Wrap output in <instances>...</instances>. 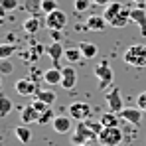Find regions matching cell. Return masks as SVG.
Instances as JSON below:
<instances>
[{
  "label": "cell",
  "mask_w": 146,
  "mask_h": 146,
  "mask_svg": "<svg viewBox=\"0 0 146 146\" xmlns=\"http://www.w3.org/2000/svg\"><path fill=\"white\" fill-rule=\"evenodd\" d=\"M105 101H107L109 111H113V113H121L122 109H124L122 95H121V89L119 87H111V91H107V95H105Z\"/></svg>",
  "instance_id": "cell-7"
},
{
  "label": "cell",
  "mask_w": 146,
  "mask_h": 146,
  "mask_svg": "<svg viewBox=\"0 0 146 146\" xmlns=\"http://www.w3.org/2000/svg\"><path fill=\"white\" fill-rule=\"evenodd\" d=\"M91 138H97V134L93 132V128L89 126V122L83 121L77 124V128H75V134L71 136V142L75 146H81V144H87Z\"/></svg>",
  "instance_id": "cell-4"
},
{
  "label": "cell",
  "mask_w": 146,
  "mask_h": 146,
  "mask_svg": "<svg viewBox=\"0 0 146 146\" xmlns=\"http://www.w3.org/2000/svg\"><path fill=\"white\" fill-rule=\"evenodd\" d=\"M14 136L22 142V144H28V142H32V130L28 128V126H14Z\"/></svg>",
  "instance_id": "cell-21"
},
{
  "label": "cell",
  "mask_w": 146,
  "mask_h": 146,
  "mask_svg": "<svg viewBox=\"0 0 146 146\" xmlns=\"http://www.w3.org/2000/svg\"><path fill=\"white\" fill-rule=\"evenodd\" d=\"M130 18H132V22L140 28V32H142V36L146 38V10L142 6H136V8H132L130 10Z\"/></svg>",
  "instance_id": "cell-13"
},
{
  "label": "cell",
  "mask_w": 146,
  "mask_h": 146,
  "mask_svg": "<svg viewBox=\"0 0 146 146\" xmlns=\"http://www.w3.org/2000/svg\"><path fill=\"white\" fill-rule=\"evenodd\" d=\"M49 32H51L53 42H61V30H49Z\"/></svg>",
  "instance_id": "cell-35"
},
{
  "label": "cell",
  "mask_w": 146,
  "mask_h": 146,
  "mask_svg": "<svg viewBox=\"0 0 146 146\" xmlns=\"http://www.w3.org/2000/svg\"><path fill=\"white\" fill-rule=\"evenodd\" d=\"M81 146H91V144H89V142H87V144H81Z\"/></svg>",
  "instance_id": "cell-38"
},
{
  "label": "cell",
  "mask_w": 146,
  "mask_h": 146,
  "mask_svg": "<svg viewBox=\"0 0 146 146\" xmlns=\"http://www.w3.org/2000/svg\"><path fill=\"white\" fill-rule=\"evenodd\" d=\"M93 4H97V6H107V4H111V2H115V0H91Z\"/></svg>",
  "instance_id": "cell-36"
},
{
  "label": "cell",
  "mask_w": 146,
  "mask_h": 146,
  "mask_svg": "<svg viewBox=\"0 0 146 146\" xmlns=\"http://www.w3.org/2000/svg\"><path fill=\"white\" fill-rule=\"evenodd\" d=\"M101 124L103 126H121V115L109 111V113L101 115Z\"/></svg>",
  "instance_id": "cell-20"
},
{
  "label": "cell",
  "mask_w": 146,
  "mask_h": 146,
  "mask_svg": "<svg viewBox=\"0 0 146 146\" xmlns=\"http://www.w3.org/2000/svg\"><path fill=\"white\" fill-rule=\"evenodd\" d=\"M12 71H14V65L8 59H0V73L2 75H10Z\"/></svg>",
  "instance_id": "cell-30"
},
{
  "label": "cell",
  "mask_w": 146,
  "mask_h": 146,
  "mask_svg": "<svg viewBox=\"0 0 146 146\" xmlns=\"http://www.w3.org/2000/svg\"><path fill=\"white\" fill-rule=\"evenodd\" d=\"M91 0H73V10L77 12V14H83V12H87L89 8H91Z\"/></svg>",
  "instance_id": "cell-27"
},
{
  "label": "cell",
  "mask_w": 146,
  "mask_h": 146,
  "mask_svg": "<svg viewBox=\"0 0 146 146\" xmlns=\"http://www.w3.org/2000/svg\"><path fill=\"white\" fill-rule=\"evenodd\" d=\"M32 105H34V107L40 111V113H46V111H49V105H48V103H44V101H40V99H36Z\"/></svg>",
  "instance_id": "cell-33"
},
{
  "label": "cell",
  "mask_w": 146,
  "mask_h": 146,
  "mask_svg": "<svg viewBox=\"0 0 146 146\" xmlns=\"http://www.w3.org/2000/svg\"><path fill=\"white\" fill-rule=\"evenodd\" d=\"M91 113H93V109H91V105H89V103H85V101H75V103L69 105V117L75 119L77 122L89 121Z\"/></svg>",
  "instance_id": "cell-5"
},
{
  "label": "cell",
  "mask_w": 146,
  "mask_h": 146,
  "mask_svg": "<svg viewBox=\"0 0 146 146\" xmlns=\"http://www.w3.org/2000/svg\"><path fill=\"white\" fill-rule=\"evenodd\" d=\"M16 51H18V46L16 44H2L0 46V59H8Z\"/></svg>",
  "instance_id": "cell-25"
},
{
  "label": "cell",
  "mask_w": 146,
  "mask_h": 146,
  "mask_svg": "<svg viewBox=\"0 0 146 146\" xmlns=\"http://www.w3.org/2000/svg\"><path fill=\"white\" fill-rule=\"evenodd\" d=\"M0 6H2L4 12L16 10V8H18V0H0Z\"/></svg>",
  "instance_id": "cell-31"
},
{
  "label": "cell",
  "mask_w": 146,
  "mask_h": 146,
  "mask_svg": "<svg viewBox=\"0 0 146 146\" xmlns=\"http://www.w3.org/2000/svg\"><path fill=\"white\" fill-rule=\"evenodd\" d=\"M61 79H63V71H61V67H49L46 69L44 73V81L48 83V85H61Z\"/></svg>",
  "instance_id": "cell-15"
},
{
  "label": "cell",
  "mask_w": 146,
  "mask_h": 146,
  "mask_svg": "<svg viewBox=\"0 0 146 146\" xmlns=\"http://www.w3.org/2000/svg\"><path fill=\"white\" fill-rule=\"evenodd\" d=\"M59 6H57V0H42V12L49 14V12H55Z\"/></svg>",
  "instance_id": "cell-29"
},
{
  "label": "cell",
  "mask_w": 146,
  "mask_h": 146,
  "mask_svg": "<svg viewBox=\"0 0 146 146\" xmlns=\"http://www.w3.org/2000/svg\"><path fill=\"white\" fill-rule=\"evenodd\" d=\"M132 2L138 4V6H142V8H144V4H146V0H132Z\"/></svg>",
  "instance_id": "cell-37"
},
{
  "label": "cell",
  "mask_w": 146,
  "mask_h": 146,
  "mask_svg": "<svg viewBox=\"0 0 146 146\" xmlns=\"http://www.w3.org/2000/svg\"><path fill=\"white\" fill-rule=\"evenodd\" d=\"M40 111L34 107V105H26L24 109L20 111V119H22V122L24 124H30V122H38L40 121Z\"/></svg>",
  "instance_id": "cell-14"
},
{
  "label": "cell",
  "mask_w": 146,
  "mask_h": 146,
  "mask_svg": "<svg viewBox=\"0 0 146 146\" xmlns=\"http://www.w3.org/2000/svg\"><path fill=\"white\" fill-rule=\"evenodd\" d=\"M24 8L26 12H30L32 16H38L42 12V0H24Z\"/></svg>",
  "instance_id": "cell-23"
},
{
  "label": "cell",
  "mask_w": 146,
  "mask_h": 146,
  "mask_svg": "<svg viewBox=\"0 0 146 146\" xmlns=\"http://www.w3.org/2000/svg\"><path fill=\"white\" fill-rule=\"evenodd\" d=\"M51 126L57 134H69L71 132V117H55L51 121Z\"/></svg>",
  "instance_id": "cell-12"
},
{
  "label": "cell",
  "mask_w": 146,
  "mask_h": 146,
  "mask_svg": "<svg viewBox=\"0 0 146 146\" xmlns=\"http://www.w3.org/2000/svg\"><path fill=\"white\" fill-rule=\"evenodd\" d=\"M97 140L101 146H121L124 140V134H122L121 126H103Z\"/></svg>",
  "instance_id": "cell-2"
},
{
  "label": "cell",
  "mask_w": 146,
  "mask_h": 146,
  "mask_svg": "<svg viewBox=\"0 0 146 146\" xmlns=\"http://www.w3.org/2000/svg\"><path fill=\"white\" fill-rule=\"evenodd\" d=\"M122 8H124V6H122L121 2H117V0H115V2H111V4H107V6H105V12H103L105 20L111 24V22H113V20H115V18L122 12Z\"/></svg>",
  "instance_id": "cell-17"
},
{
  "label": "cell",
  "mask_w": 146,
  "mask_h": 146,
  "mask_svg": "<svg viewBox=\"0 0 146 146\" xmlns=\"http://www.w3.org/2000/svg\"><path fill=\"white\" fill-rule=\"evenodd\" d=\"M24 32L26 34H38V30H40V20H38V16H28L24 20Z\"/></svg>",
  "instance_id": "cell-22"
},
{
  "label": "cell",
  "mask_w": 146,
  "mask_h": 146,
  "mask_svg": "<svg viewBox=\"0 0 146 146\" xmlns=\"http://www.w3.org/2000/svg\"><path fill=\"white\" fill-rule=\"evenodd\" d=\"M61 71H63V79H61V87H63V89H73V87L77 85V71L73 69L71 65L63 67Z\"/></svg>",
  "instance_id": "cell-16"
},
{
  "label": "cell",
  "mask_w": 146,
  "mask_h": 146,
  "mask_svg": "<svg viewBox=\"0 0 146 146\" xmlns=\"http://www.w3.org/2000/svg\"><path fill=\"white\" fill-rule=\"evenodd\" d=\"M122 61L134 69L146 67V44H132L130 48H126L122 53Z\"/></svg>",
  "instance_id": "cell-1"
},
{
  "label": "cell",
  "mask_w": 146,
  "mask_h": 146,
  "mask_svg": "<svg viewBox=\"0 0 146 146\" xmlns=\"http://www.w3.org/2000/svg\"><path fill=\"white\" fill-rule=\"evenodd\" d=\"M36 99H40V101H44V103H48V105H53L55 99H57V95H55L53 91H49V89H40V91L36 93Z\"/></svg>",
  "instance_id": "cell-24"
},
{
  "label": "cell",
  "mask_w": 146,
  "mask_h": 146,
  "mask_svg": "<svg viewBox=\"0 0 146 146\" xmlns=\"http://www.w3.org/2000/svg\"><path fill=\"white\" fill-rule=\"evenodd\" d=\"M130 22H132V18H130V10L124 6L121 14H119V16H117V18L111 22V26H113V28H124V26L130 24Z\"/></svg>",
  "instance_id": "cell-19"
},
{
  "label": "cell",
  "mask_w": 146,
  "mask_h": 146,
  "mask_svg": "<svg viewBox=\"0 0 146 146\" xmlns=\"http://www.w3.org/2000/svg\"><path fill=\"white\" fill-rule=\"evenodd\" d=\"M81 57H83V53H81V49H79V48H67V49H65V59H67L69 63L79 61Z\"/></svg>",
  "instance_id": "cell-26"
},
{
  "label": "cell",
  "mask_w": 146,
  "mask_h": 146,
  "mask_svg": "<svg viewBox=\"0 0 146 146\" xmlns=\"http://www.w3.org/2000/svg\"><path fill=\"white\" fill-rule=\"evenodd\" d=\"M107 26H111V24L105 20V16H97V14H93V16L87 18V22H85V30H89V32H105Z\"/></svg>",
  "instance_id": "cell-10"
},
{
  "label": "cell",
  "mask_w": 146,
  "mask_h": 146,
  "mask_svg": "<svg viewBox=\"0 0 146 146\" xmlns=\"http://www.w3.org/2000/svg\"><path fill=\"white\" fill-rule=\"evenodd\" d=\"M136 105H138V107H140V109L146 113V91H142V93L138 95V99H136Z\"/></svg>",
  "instance_id": "cell-34"
},
{
  "label": "cell",
  "mask_w": 146,
  "mask_h": 146,
  "mask_svg": "<svg viewBox=\"0 0 146 146\" xmlns=\"http://www.w3.org/2000/svg\"><path fill=\"white\" fill-rule=\"evenodd\" d=\"M46 53H48L49 59L53 61L55 67H59V59L65 57V49H63V46H61V42H53V44H49L48 48H46Z\"/></svg>",
  "instance_id": "cell-11"
},
{
  "label": "cell",
  "mask_w": 146,
  "mask_h": 146,
  "mask_svg": "<svg viewBox=\"0 0 146 146\" xmlns=\"http://www.w3.org/2000/svg\"><path fill=\"white\" fill-rule=\"evenodd\" d=\"M93 73H95V77L99 79V89H107L115 81V71H113V67L109 65L107 59H103L97 67L93 69Z\"/></svg>",
  "instance_id": "cell-3"
},
{
  "label": "cell",
  "mask_w": 146,
  "mask_h": 146,
  "mask_svg": "<svg viewBox=\"0 0 146 146\" xmlns=\"http://www.w3.org/2000/svg\"><path fill=\"white\" fill-rule=\"evenodd\" d=\"M79 49H81V53H83L85 59H93V57L99 55V48L95 44H91V42H81L79 44Z\"/></svg>",
  "instance_id": "cell-18"
},
{
  "label": "cell",
  "mask_w": 146,
  "mask_h": 146,
  "mask_svg": "<svg viewBox=\"0 0 146 146\" xmlns=\"http://www.w3.org/2000/svg\"><path fill=\"white\" fill-rule=\"evenodd\" d=\"M67 24V14L63 10H55V12H49L46 14V28L48 30H63Z\"/></svg>",
  "instance_id": "cell-6"
},
{
  "label": "cell",
  "mask_w": 146,
  "mask_h": 146,
  "mask_svg": "<svg viewBox=\"0 0 146 146\" xmlns=\"http://www.w3.org/2000/svg\"><path fill=\"white\" fill-rule=\"evenodd\" d=\"M53 119H55V117H53V113H51V111H46V113H42V115H40L38 124H48V122H51Z\"/></svg>",
  "instance_id": "cell-32"
},
{
  "label": "cell",
  "mask_w": 146,
  "mask_h": 146,
  "mask_svg": "<svg viewBox=\"0 0 146 146\" xmlns=\"http://www.w3.org/2000/svg\"><path fill=\"white\" fill-rule=\"evenodd\" d=\"M14 89H16V93L22 95V97H32V95H36V93L40 91L38 85H36V81H32V79H18V81L14 83Z\"/></svg>",
  "instance_id": "cell-9"
},
{
  "label": "cell",
  "mask_w": 146,
  "mask_h": 146,
  "mask_svg": "<svg viewBox=\"0 0 146 146\" xmlns=\"http://www.w3.org/2000/svg\"><path fill=\"white\" fill-rule=\"evenodd\" d=\"M10 111H12V101L6 95H2L0 97V117H8Z\"/></svg>",
  "instance_id": "cell-28"
},
{
  "label": "cell",
  "mask_w": 146,
  "mask_h": 146,
  "mask_svg": "<svg viewBox=\"0 0 146 146\" xmlns=\"http://www.w3.org/2000/svg\"><path fill=\"white\" fill-rule=\"evenodd\" d=\"M142 109L140 107H124L121 113V119L126 122H130V124H134V126H140L142 124Z\"/></svg>",
  "instance_id": "cell-8"
}]
</instances>
